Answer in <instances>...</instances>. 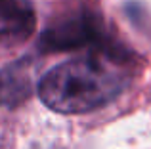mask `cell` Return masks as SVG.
<instances>
[{
	"mask_svg": "<svg viewBox=\"0 0 151 149\" xmlns=\"http://www.w3.org/2000/svg\"><path fill=\"white\" fill-rule=\"evenodd\" d=\"M33 10L27 0H0V33L25 37L33 29Z\"/></svg>",
	"mask_w": 151,
	"mask_h": 149,
	"instance_id": "obj_4",
	"label": "cell"
},
{
	"mask_svg": "<svg viewBox=\"0 0 151 149\" xmlns=\"http://www.w3.org/2000/svg\"><path fill=\"white\" fill-rule=\"evenodd\" d=\"M128 82L130 73L119 57L96 50L50 69L38 82V96L55 113L81 115L113 101Z\"/></svg>",
	"mask_w": 151,
	"mask_h": 149,
	"instance_id": "obj_1",
	"label": "cell"
},
{
	"mask_svg": "<svg viewBox=\"0 0 151 149\" xmlns=\"http://www.w3.org/2000/svg\"><path fill=\"white\" fill-rule=\"evenodd\" d=\"M101 38L103 37L96 19L90 17V14H77L54 23L44 33L40 44L46 50H69L94 44Z\"/></svg>",
	"mask_w": 151,
	"mask_h": 149,
	"instance_id": "obj_2",
	"label": "cell"
},
{
	"mask_svg": "<svg viewBox=\"0 0 151 149\" xmlns=\"http://www.w3.org/2000/svg\"><path fill=\"white\" fill-rule=\"evenodd\" d=\"M33 90V65L15 61L0 69V107H12L29 97Z\"/></svg>",
	"mask_w": 151,
	"mask_h": 149,
	"instance_id": "obj_3",
	"label": "cell"
}]
</instances>
